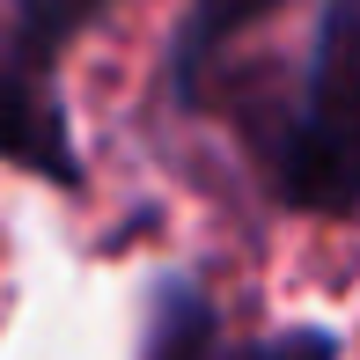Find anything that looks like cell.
<instances>
[{"mask_svg":"<svg viewBox=\"0 0 360 360\" xmlns=\"http://www.w3.org/2000/svg\"><path fill=\"white\" fill-rule=\"evenodd\" d=\"M272 191L316 221L360 214V0H323L316 15L302 96L272 147Z\"/></svg>","mask_w":360,"mask_h":360,"instance_id":"6da1fadb","label":"cell"},{"mask_svg":"<svg viewBox=\"0 0 360 360\" xmlns=\"http://www.w3.org/2000/svg\"><path fill=\"white\" fill-rule=\"evenodd\" d=\"M103 8L110 0H15V15L0 22V67L37 81V89H59V52H67Z\"/></svg>","mask_w":360,"mask_h":360,"instance_id":"7a4b0ae2","label":"cell"},{"mask_svg":"<svg viewBox=\"0 0 360 360\" xmlns=\"http://www.w3.org/2000/svg\"><path fill=\"white\" fill-rule=\"evenodd\" d=\"M272 8H280V0H191L184 30H176V52H169L176 103H199V96H206V67L221 59V44H236L243 30L265 22Z\"/></svg>","mask_w":360,"mask_h":360,"instance_id":"3957f363","label":"cell"},{"mask_svg":"<svg viewBox=\"0 0 360 360\" xmlns=\"http://www.w3.org/2000/svg\"><path fill=\"white\" fill-rule=\"evenodd\" d=\"M140 360H221V316L199 280H162L147 302Z\"/></svg>","mask_w":360,"mask_h":360,"instance_id":"277c9868","label":"cell"},{"mask_svg":"<svg viewBox=\"0 0 360 360\" xmlns=\"http://www.w3.org/2000/svg\"><path fill=\"white\" fill-rule=\"evenodd\" d=\"M221 360H338V338L316 331V323H294V331L257 338V346H236V353H221Z\"/></svg>","mask_w":360,"mask_h":360,"instance_id":"5b68a950","label":"cell"}]
</instances>
